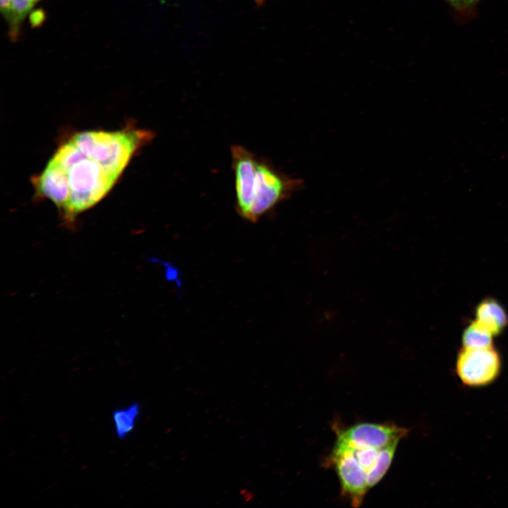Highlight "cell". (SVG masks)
<instances>
[{
  "label": "cell",
  "instance_id": "1",
  "mask_svg": "<svg viewBox=\"0 0 508 508\" xmlns=\"http://www.w3.org/2000/svg\"><path fill=\"white\" fill-rule=\"evenodd\" d=\"M152 131L128 128L87 131L63 143L35 179L37 192L50 200L66 222L98 203L112 188Z\"/></svg>",
  "mask_w": 508,
  "mask_h": 508
},
{
  "label": "cell",
  "instance_id": "2",
  "mask_svg": "<svg viewBox=\"0 0 508 508\" xmlns=\"http://www.w3.org/2000/svg\"><path fill=\"white\" fill-rule=\"evenodd\" d=\"M231 152L236 210L246 220L257 222L299 186L243 146L233 145Z\"/></svg>",
  "mask_w": 508,
  "mask_h": 508
},
{
  "label": "cell",
  "instance_id": "3",
  "mask_svg": "<svg viewBox=\"0 0 508 508\" xmlns=\"http://www.w3.org/2000/svg\"><path fill=\"white\" fill-rule=\"evenodd\" d=\"M502 360L492 346L484 349H465L459 352L456 373L461 382L468 387H481L492 383L499 376Z\"/></svg>",
  "mask_w": 508,
  "mask_h": 508
},
{
  "label": "cell",
  "instance_id": "4",
  "mask_svg": "<svg viewBox=\"0 0 508 508\" xmlns=\"http://www.w3.org/2000/svg\"><path fill=\"white\" fill-rule=\"evenodd\" d=\"M329 459L338 476L341 494L353 507H360L369 490L367 471L339 441L337 440Z\"/></svg>",
  "mask_w": 508,
  "mask_h": 508
},
{
  "label": "cell",
  "instance_id": "5",
  "mask_svg": "<svg viewBox=\"0 0 508 508\" xmlns=\"http://www.w3.org/2000/svg\"><path fill=\"white\" fill-rule=\"evenodd\" d=\"M406 428L391 423H362L337 428V440L351 446L381 449L407 435Z\"/></svg>",
  "mask_w": 508,
  "mask_h": 508
},
{
  "label": "cell",
  "instance_id": "6",
  "mask_svg": "<svg viewBox=\"0 0 508 508\" xmlns=\"http://www.w3.org/2000/svg\"><path fill=\"white\" fill-rule=\"evenodd\" d=\"M476 320L493 336L502 333L508 325V316L502 306L492 298L483 299L476 307Z\"/></svg>",
  "mask_w": 508,
  "mask_h": 508
},
{
  "label": "cell",
  "instance_id": "7",
  "mask_svg": "<svg viewBox=\"0 0 508 508\" xmlns=\"http://www.w3.org/2000/svg\"><path fill=\"white\" fill-rule=\"evenodd\" d=\"M141 413L138 402L114 409L111 414L113 426L116 437L123 440L133 431Z\"/></svg>",
  "mask_w": 508,
  "mask_h": 508
},
{
  "label": "cell",
  "instance_id": "8",
  "mask_svg": "<svg viewBox=\"0 0 508 508\" xmlns=\"http://www.w3.org/2000/svg\"><path fill=\"white\" fill-rule=\"evenodd\" d=\"M400 440H396L380 449L375 464L368 472L367 481L368 489L376 485L386 474L392 462L397 445Z\"/></svg>",
  "mask_w": 508,
  "mask_h": 508
},
{
  "label": "cell",
  "instance_id": "9",
  "mask_svg": "<svg viewBox=\"0 0 508 508\" xmlns=\"http://www.w3.org/2000/svg\"><path fill=\"white\" fill-rule=\"evenodd\" d=\"M461 341L465 349L488 348L492 346L493 334L473 320L464 330Z\"/></svg>",
  "mask_w": 508,
  "mask_h": 508
},
{
  "label": "cell",
  "instance_id": "10",
  "mask_svg": "<svg viewBox=\"0 0 508 508\" xmlns=\"http://www.w3.org/2000/svg\"><path fill=\"white\" fill-rule=\"evenodd\" d=\"M40 0H11L9 36L12 42L16 41L20 35L21 24L28 14Z\"/></svg>",
  "mask_w": 508,
  "mask_h": 508
},
{
  "label": "cell",
  "instance_id": "11",
  "mask_svg": "<svg viewBox=\"0 0 508 508\" xmlns=\"http://www.w3.org/2000/svg\"><path fill=\"white\" fill-rule=\"evenodd\" d=\"M337 440L346 446L352 456L368 473L375 464L380 449L353 447L339 440Z\"/></svg>",
  "mask_w": 508,
  "mask_h": 508
},
{
  "label": "cell",
  "instance_id": "12",
  "mask_svg": "<svg viewBox=\"0 0 508 508\" xmlns=\"http://www.w3.org/2000/svg\"><path fill=\"white\" fill-rule=\"evenodd\" d=\"M0 11L3 18L8 23L11 13V0H0Z\"/></svg>",
  "mask_w": 508,
  "mask_h": 508
},
{
  "label": "cell",
  "instance_id": "13",
  "mask_svg": "<svg viewBox=\"0 0 508 508\" xmlns=\"http://www.w3.org/2000/svg\"><path fill=\"white\" fill-rule=\"evenodd\" d=\"M454 8L457 11H462L466 8L465 0H445Z\"/></svg>",
  "mask_w": 508,
  "mask_h": 508
},
{
  "label": "cell",
  "instance_id": "14",
  "mask_svg": "<svg viewBox=\"0 0 508 508\" xmlns=\"http://www.w3.org/2000/svg\"><path fill=\"white\" fill-rule=\"evenodd\" d=\"M480 0H465L466 8L475 6Z\"/></svg>",
  "mask_w": 508,
  "mask_h": 508
},
{
  "label": "cell",
  "instance_id": "15",
  "mask_svg": "<svg viewBox=\"0 0 508 508\" xmlns=\"http://www.w3.org/2000/svg\"><path fill=\"white\" fill-rule=\"evenodd\" d=\"M267 0H254L255 6H262Z\"/></svg>",
  "mask_w": 508,
  "mask_h": 508
}]
</instances>
